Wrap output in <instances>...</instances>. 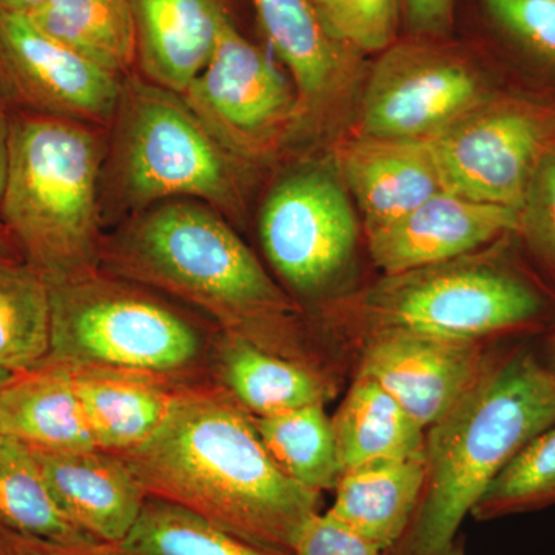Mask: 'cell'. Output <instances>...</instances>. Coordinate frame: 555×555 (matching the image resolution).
Masks as SVG:
<instances>
[{"label":"cell","instance_id":"cell-29","mask_svg":"<svg viewBox=\"0 0 555 555\" xmlns=\"http://www.w3.org/2000/svg\"><path fill=\"white\" fill-rule=\"evenodd\" d=\"M551 506H555V423L507 463L470 516L491 521Z\"/></svg>","mask_w":555,"mask_h":555},{"label":"cell","instance_id":"cell-3","mask_svg":"<svg viewBox=\"0 0 555 555\" xmlns=\"http://www.w3.org/2000/svg\"><path fill=\"white\" fill-rule=\"evenodd\" d=\"M555 423V379L535 347L506 345L440 422L426 430V483L411 525L386 555H448L486 489Z\"/></svg>","mask_w":555,"mask_h":555},{"label":"cell","instance_id":"cell-32","mask_svg":"<svg viewBox=\"0 0 555 555\" xmlns=\"http://www.w3.org/2000/svg\"><path fill=\"white\" fill-rule=\"evenodd\" d=\"M495 24L518 43L555 62V0H483Z\"/></svg>","mask_w":555,"mask_h":555},{"label":"cell","instance_id":"cell-20","mask_svg":"<svg viewBox=\"0 0 555 555\" xmlns=\"http://www.w3.org/2000/svg\"><path fill=\"white\" fill-rule=\"evenodd\" d=\"M62 366L68 369L94 444L112 454L139 447L158 430L179 386L115 369Z\"/></svg>","mask_w":555,"mask_h":555},{"label":"cell","instance_id":"cell-10","mask_svg":"<svg viewBox=\"0 0 555 555\" xmlns=\"http://www.w3.org/2000/svg\"><path fill=\"white\" fill-rule=\"evenodd\" d=\"M488 100L483 76L466 57L414 36L383 51L372 67L360 134L427 139Z\"/></svg>","mask_w":555,"mask_h":555},{"label":"cell","instance_id":"cell-28","mask_svg":"<svg viewBox=\"0 0 555 555\" xmlns=\"http://www.w3.org/2000/svg\"><path fill=\"white\" fill-rule=\"evenodd\" d=\"M116 555H281L248 545L185 507L147 496Z\"/></svg>","mask_w":555,"mask_h":555},{"label":"cell","instance_id":"cell-38","mask_svg":"<svg viewBox=\"0 0 555 555\" xmlns=\"http://www.w3.org/2000/svg\"><path fill=\"white\" fill-rule=\"evenodd\" d=\"M46 0H0V10L9 13L28 14L38 9Z\"/></svg>","mask_w":555,"mask_h":555},{"label":"cell","instance_id":"cell-36","mask_svg":"<svg viewBox=\"0 0 555 555\" xmlns=\"http://www.w3.org/2000/svg\"><path fill=\"white\" fill-rule=\"evenodd\" d=\"M11 113L5 102L0 100V203L5 188L7 164H9Z\"/></svg>","mask_w":555,"mask_h":555},{"label":"cell","instance_id":"cell-37","mask_svg":"<svg viewBox=\"0 0 555 555\" xmlns=\"http://www.w3.org/2000/svg\"><path fill=\"white\" fill-rule=\"evenodd\" d=\"M540 360L545 364L547 372L553 375L555 379V324L545 332V337L542 339V345L535 347Z\"/></svg>","mask_w":555,"mask_h":555},{"label":"cell","instance_id":"cell-8","mask_svg":"<svg viewBox=\"0 0 555 555\" xmlns=\"http://www.w3.org/2000/svg\"><path fill=\"white\" fill-rule=\"evenodd\" d=\"M426 141L444 192L518 211L555 142V113L528 101L489 98Z\"/></svg>","mask_w":555,"mask_h":555},{"label":"cell","instance_id":"cell-24","mask_svg":"<svg viewBox=\"0 0 555 555\" xmlns=\"http://www.w3.org/2000/svg\"><path fill=\"white\" fill-rule=\"evenodd\" d=\"M33 24L124 79L137 65V28L130 0H46L28 14Z\"/></svg>","mask_w":555,"mask_h":555},{"label":"cell","instance_id":"cell-41","mask_svg":"<svg viewBox=\"0 0 555 555\" xmlns=\"http://www.w3.org/2000/svg\"><path fill=\"white\" fill-rule=\"evenodd\" d=\"M448 555H465V550H463L462 545H456L455 543V546L452 547L451 553Z\"/></svg>","mask_w":555,"mask_h":555},{"label":"cell","instance_id":"cell-27","mask_svg":"<svg viewBox=\"0 0 555 555\" xmlns=\"http://www.w3.org/2000/svg\"><path fill=\"white\" fill-rule=\"evenodd\" d=\"M254 422L270 456L287 477L321 494L334 491L341 466L324 404L254 416Z\"/></svg>","mask_w":555,"mask_h":555},{"label":"cell","instance_id":"cell-15","mask_svg":"<svg viewBox=\"0 0 555 555\" xmlns=\"http://www.w3.org/2000/svg\"><path fill=\"white\" fill-rule=\"evenodd\" d=\"M335 163L339 179L360 206L366 233L392 224L444 192L426 139L358 133L338 145Z\"/></svg>","mask_w":555,"mask_h":555},{"label":"cell","instance_id":"cell-30","mask_svg":"<svg viewBox=\"0 0 555 555\" xmlns=\"http://www.w3.org/2000/svg\"><path fill=\"white\" fill-rule=\"evenodd\" d=\"M328 33L358 54L397 42L401 0H312Z\"/></svg>","mask_w":555,"mask_h":555},{"label":"cell","instance_id":"cell-22","mask_svg":"<svg viewBox=\"0 0 555 555\" xmlns=\"http://www.w3.org/2000/svg\"><path fill=\"white\" fill-rule=\"evenodd\" d=\"M0 434L47 452L98 449L68 369L42 361L0 390Z\"/></svg>","mask_w":555,"mask_h":555},{"label":"cell","instance_id":"cell-35","mask_svg":"<svg viewBox=\"0 0 555 555\" xmlns=\"http://www.w3.org/2000/svg\"><path fill=\"white\" fill-rule=\"evenodd\" d=\"M0 555H116L107 545H65L0 529Z\"/></svg>","mask_w":555,"mask_h":555},{"label":"cell","instance_id":"cell-23","mask_svg":"<svg viewBox=\"0 0 555 555\" xmlns=\"http://www.w3.org/2000/svg\"><path fill=\"white\" fill-rule=\"evenodd\" d=\"M331 422L341 474L369 463L425 454V427L366 375L356 374Z\"/></svg>","mask_w":555,"mask_h":555},{"label":"cell","instance_id":"cell-19","mask_svg":"<svg viewBox=\"0 0 555 555\" xmlns=\"http://www.w3.org/2000/svg\"><path fill=\"white\" fill-rule=\"evenodd\" d=\"M210 374L211 382L255 418L326 404L337 393L338 385L331 372L276 356L219 331Z\"/></svg>","mask_w":555,"mask_h":555},{"label":"cell","instance_id":"cell-25","mask_svg":"<svg viewBox=\"0 0 555 555\" xmlns=\"http://www.w3.org/2000/svg\"><path fill=\"white\" fill-rule=\"evenodd\" d=\"M0 529L65 545H102L62 513L31 448L3 434H0Z\"/></svg>","mask_w":555,"mask_h":555},{"label":"cell","instance_id":"cell-17","mask_svg":"<svg viewBox=\"0 0 555 555\" xmlns=\"http://www.w3.org/2000/svg\"><path fill=\"white\" fill-rule=\"evenodd\" d=\"M142 78L182 94L206 68L230 16L221 0H130Z\"/></svg>","mask_w":555,"mask_h":555},{"label":"cell","instance_id":"cell-34","mask_svg":"<svg viewBox=\"0 0 555 555\" xmlns=\"http://www.w3.org/2000/svg\"><path fill=\"white\" fill-rule=\"evenodd\" d=\"M455 0H401L404 20L415 38L440 39L454 24Z\"/></svg>","mask_w":555,"mask_h":555},{"label":"cell","instance_id":"cell-11","mask_svg":"<svg viewBox=\"0 0 555 555\" xmlns=\"http://www.w3.org/2000/svg\"><path fill=\"white\" fill-rule=\"evenodd\" d=\"M214 137L238 159L257 155L299 118L294 83L225 20L214 54L182 93Z\"/></svg>","mask_w":555,"mask_h":555},{"label":"cell","instance_id":"cell-12","mask_svg":"<svg viewBox=\"0 0 555 555\" xmlns=\"http://www.w3.org/2000/svg\"><path fill=\"white\" fill-rule=\"evenodd\" d=\"M122 79L50 38L25 14L0 10V100L10 113L108 130Z\"/></svg>","mask_w":555,"mask_h":555},{"label":"cell","instance_id":"cell-33","mask_svg":"<svg viewBox=\"0 0 555 555\" xmlns=\"http://www.w3.org/2000/svg\"><path fill=\"white\" fill-rule=\"evenodd\" d=\"M292 555H386L327 513H318L299 532Z\"/></svg>","mask_w":555,"mask_h":555},{"label":"cell","instance_id":"cell-16","mask_svg":"<svg viewBox=\"0 0 555 555\" xmlns=\"http://www.w3.org/2000/svg\"><path fill=\"white\" fill-rule=\"evenodd\" d=\"M65 517L102 545L130 534L147 494L129 465L112 452H47L31 449Z\"/></svg>","mask_w":555,"mask_h":555},{"label":"cell","instance_id":"cell-1","mask_svg":"<svg viewBox=\"0 0 555 555\" xmlns=\"http://www.w3.org/2000/svg\"><path fill=\"white\" fill-rule=\"evenodd\" d=\"M119 455L145 494L185 507L268 553L292 555L321 492L287 477L254 416L211 382L179 385L163 425Z\"/></svg>","mask_w":555,"mask_h":555},{"label":"cell","instance_id":"cell-40","mask_svg":"<svg viewBox=\"0 0 555 555\" xmlns=\"http://www.w3.org/2000/svg\"><path fill=\"white\" fill-rule=\"evenodd\" d=\"M14 374H10V372L0 371V390H2V387L7 385V383L10 382L11 377H13Z\"/></svg>","mask_w":555,"mask_h":555},{"label":"cell","instance_id":"cell-2","mask_svg":"<svg viewBox=\"0 0 555 555\" xmlns=\"http://www.w3.org/2000/svg\"><path fill=\"white\" fill-rule=\"evenodd\" d=\"M100 269L198 309L219 332L335 374L295 298L207 204L166 201L124 219L104 233Z\"/></svg>","mask_w":555,"mask_h":555},{"label":"cell","instance_id":"cell-7","mask_svg":"<svg viewBox=\"0 0 555 555\" xmlns=\"http://www.w3.org/2000/svg\"><path fill=\"white\" fill-rule=\"evenodd\" d=\"M51 343L43 361L107 367L169 382H203L214 356L208 337L153 291L101 269L47 281Z\"/></svg>","mask_w":555,"mask_h":555},{"label":"cell","instance_id":"cell-9","mask_svg":"<svg viewBox=\"0 0 555 555\" xmlns=\"http://www.w3.org/2000/svg\"><path fill=\"white\" fill-rule=\"evenodd\" d=\"M258 228L266 257L298 298L317 299L331 291L356 255L358 224L345 184L318 167L276 182Z\"/></svg>","mask_w":555,"mask_h":555},{"label":"cell","instance_id":"cell-18","mask_svg":"<svg viewBox=\"0 0 555 555\" xmlns=\"http://www.w3.org/2000/svg\"><path fill=\"white\" fill-rule=\"evenodd\" d=\"M251 2L270 47L294 80L299 116L331 104L352 80L361 54L328 33L312 0Z\"/></svg>","mask_w":555,"mask_h":555},{"label":"cell","instance_id":"cell-31","mask_svg":"<svg viewBox=\"0 0 555 555\" xmlns=\"http://www.w3.org/2000/svg\"><path fill=\"white\" fill-rule=\"evenodd\" d=\"M516 235L555 281V142L540 159L526 190Z\"/></svg>","mask_w":555,"mask_h":555},{"label":"cell","instance_id":"cell-13","mask_svg":"<svg viewBox=\"0 0 555 555\" xmlns=\"http://www.w3.org/2000/svg\"><path fill=\"white\" fill-rule=\"evenodd\" d=\"M503 346L389 332L357 346L356 374L385 387L425 429L473 390Z\"/></svg>","mask_w":555,"mask_h":555},{"label":"cell","instance_id":"cell-4","mask_svg":"<svg viewBox=\"0 0 555 555\" xmlns=\"http://www.w3.org/2000/svg\"><path fill=\"white\" fill-rule=\"evenodd\" d=\"M328 331L356 347L389 332L463 341L545 334L555 298L505 251L466 257L383 275L374 286L326 309Z\"/></svg>","mask_w":555,"mask_h":555},{"label":"cell","instance_id":"cell-39","mask_svg":"<svg viewBox=\"0 0 555 555\" xmlns=\"http://www.w3.org/2000/svg\"><path fill=\"white\" fill-rule=\"evenodd\" d=\"M16 259H22L20 250L11 240L10 233L0 224V261H16Z\"/></svg>","mask_w":555,"mask_h":555},{"label":"cell","instance_id":"cell-26","mask_svg":"<svg viewBox=\"0 0 555 555\" xmlns=\"http://www.w3.org/2000/svg\"><path fill=\"white\" fill-rule=\"evenodd\" d=\"M50 343L46 278L22 259L0 261V371H31L49 357Z\"/></svg>","mask_w":555,"mask_h":555},{"label":"cell","instance_id":"cell-5","mask_svg":"<svg viewBox=\"0 0 555 555\" xmlns=\"http://www.w3.org/2000/svg\"><path fill=\"white\" fill-rule=\"evenodd\" d=\"M101 129L11 113L0 224L47 281L100 269Z\"/></svg>","mask_w":555,"mask_h":555},{"label":"cell","instance_id":"cell-6","mask_svg":"<svg viewBox=\"0 0 555 555\" xmlns=\"http://www.w3.org/2000/svg\"><path fill=\"white\" fill-rule=\"evenodd\" d=\"M101 177L102 219H124L173 199H195L222 215L241 207L240 159L182 94L130 73L122 79Z\"/></svg>","mask_w":555,"mask_h":555},{"label":"cell","instance_id":"cell-21","mask_svg":"<svg viewBox=\"0 0 555 555\" xmlns=\"http://www.w3.org/2000/svg\"><path fill=\"white\" fill-rule=\"evenodd\" d=\"M426 474L425 454L346 470L326 513L387 553L400 542L415 516Z\"/></svg>","mask_w":555,"mask_h":555},{"label":"cell","instance_id":"cell-14","mask_svg":"<svg viewBox=\"0 0 555 555\" xmlns=\"http://www.w3.org/2000/svg\"><path fill=\"white\" fill-rule=\"evenodd\" d=\"M518 211L440 192L392 224L366 233L385 275L441 264L516 235Z\"/></svg>","mask_w":555,"mask_h":555}]
</instances>
